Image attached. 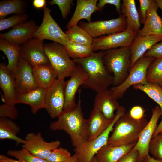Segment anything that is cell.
Here are the masks:
<instances>
[{
  "label": "cell",
  "mask_w": 162,
  "mask_h": 162,
  "mask_svg": "<svg viewBox=\"0 0 162 162\" xmlns=\"http://www.w3.org/2000/svg\"><path fill=\"white\" fill-rule=\"evenodd\" d=\"M0 162H21L17 160L9 158L3 154L0 155Z\"/></svg>",
  "instance_id": "47"
},
{
  "label": "cell",
  "mask_w": 162,
  "mask_h": 162,
  "mask_svg": "<svg viewBox=\"0 0 162 162\" xmlns=\"http://www.w3.org/2000/svg\"><path fill=\"white\" fill-rule=\"evenodd\" d=\"M146 78L148 82L162 86V57L155 58L148 67Z\"/></svg>",
  "instance_id": "34"
},
{
  "label": "cell",
  "mask_w": 162,
  "mask_h": 162,
  "mask_svg": "<svg viewBox=\"0 0 162 162\" xmlns=\"http://www.w3.org/2000/svg\"><path fill=\"white\" fill-rule=\"evenodd\" d=\"M145 110L140 106H135L133 107L129 113L130 116L133 118L137 120L144 118Z\"/></svg>",
  "instance_id": "45"
},
{
  "label": "cell",
  "mask_w": 162,
  "mask_h": 162,
  "mask_svg": "<svg viewBox=\"0 0 162 162\" xmlns=\"http://www.w3.org/2000/svg\"><path fill=\"white\" fill-rule=\"evenodd\" d=\"M7 154L21 162H48L46 159L35 156L23 148L19 150H9L7 152Z\"/></svg>",
  "instance_id": "35"
},
{
  "label": "cell",
  "mask_w": 162,
  "mask_h": 162,
  "mask_svg": "<svg viewBox=\"0 0 162 162\" xmlns=\"http://www.w3.org/2000/svg\"><path fill=\"white\" fill-rule=\"evenodd\" d=\"M158 8L162 10V0H155Z\"/></svg>",
  "instance_id": "51"
},
{
  "label": "cell",
  "mask_w": 162,
  "mask_h": 162,
  "mask_svg": "<svg viewBox=\"0 0 162 162\" xmlns=\"http://www.w3.org/2000/svg\"><path fill=\"white\" fill-rule=\"evenodd\" d=\"M70 40L87 45H92L93 38L84 29L78 25L74 26L65 32Z\"/></svg>",
  "instance_id": "33"
},
{
  "label": "cell",
  "mask_w": 162,
  "mask_h": 162,
  "mask_svg": "<svg viewBox=\"0 0 162 162\" xmlns=\"http://www.w3.org/2000/svg\"><path fill=\"white\" fill-rule=\"evenodd\" d=\"M70 78L66 82L64 88L65 103L63 112L70 111L76 105V95L78 89L85 82L88 75L82 68L76 64Z\"/></svg>",
  "instance_id": "16"
},
{
  "label": "cell",
  "mask_w": 162,
  "mask_h": 162,
  "mask_svg": "<svg viewBox=\"0 0 162 162\" xmlns=\"http://www.w3.org/2000/svg\"><path fill=\"white\" fill-rule=\"evenodd\" d=\"M133 88L146 94L158 104L162 112V86L156 83L148 82L144 85H135Z\"/></svg>",
  "instance_id": "32"
},
{
  "label": "cell",
  "mask_w": 162,
  "mask_h": 162,
  "mask_svg": "<svg viewBox=\"0 0 162 162\" xmlns=\"http://www.w3.org/2000/svg\"><path fill=\"white\" fill-rule=\"evenodd\" d=\"M32 4L33 6L36 8H43L46 5V1L45 0H34L33 1Z\"/></svg>",
  "instance_id": "46"
},
{
  "label": "cell",
  "mask_w": 162,
  "mask_h": 162,
  "mask_svg": "<svg viewBox=\"0 0 162 162\" xmlns=\"http://www.w3.org/2000/svg\"><path fill=\"white\" fill-rule=\"evenodd\" d=\"M20 128L11 119L8 118L0 117V139H10L16 142L18 144H24L26 140L17 136Z\"/></svg>",
  "instance_id": "28"
},
{
  "label": "cell",
  "mask_w": 162,
  "mask_h": 162,
  "mask_svg": "<svg viewBox=\"0 0 162 162\" xmlns=\"http://www.w3.org/2000/svg\"><path fill=\"white\" fill-rule=\"evenodd\" d=\"M122 13L126 19L127 28L137 34L140 30V22L134 0H123L121 6Z\"/></svg>",
  "instance_id": "27"
},
{
  "label": "cell",
  "mask_w": 162,
  "mask_h": 162,
  "mask_svg": "<svg viewBox=\"0 0 162 162\" xmlns=\"http://www.w3.org/2000/svg\"><path fill=\"white\" fill-rule=\"evenodd\" d=\"M149 152L154 158L162 160V134L159 133L152 137Z\"/></svg>",
  "instance_id": "37"
},
{
  "label": "cell",
  "mask_w": 162,
  "mask_h": 162,
  "mask_svg": "<svg viewBox=\"0 0 162 162\" xmlns=\"http://www.w3.org/2000/svg\"><path fill=\"white\" fill-rule=\"evenodd\" d=\"M162 40V35H137L129 47L131 67L154 44Z\"/></svg>",
  "instance_id": "18"
},
{
  "label": "cell",
  "mask_w": 162,
  "mask_h": 162,
  "mask_svg": "<svg viewBox=\"0 0 162 162\" xmlns=\"http://www.w3.org/2000/svg\"><path fill=\"white\" fill-rule=\"evenodd\" d=\"M35 80L39 87L47 89L57 79V75L50 64L32 68Z\"/></svg>",
  "instance_id": "26"
},
{
  "label": "cell",
  "mask_w": 162,
  "mask_h": 162,
  "mask_svg": "<svg viewBox=\"0 0 162 162\" xmlns=\"http://www.w3.org/2000/svg\"><path fill=\"white\" fill-rule=\"evenodd\" d=\"M161 120L159 124L157 126L153 134L152 137L159 134L162 130V117H161Z\"/></svg>",
  "instance_id": "49"
},
{
  "label": "cell",
  "mask_w": 162,
  "mask_h": 162,
  "mask_svg": "<svg viewBox=\"0 0 162 162\" xmlns=\"http://www.w3.org/2000/svg\"><path fill=\"white\" fill-rule=\"evenodd\" d=\"M46 90L38 87L26 93L17 94L16 103L29 105L32 112L35 114L39 110L45 108Z\"/></svg>",
  "instance_id": "23"
},
{
  "label": "cell",
  "mask_w": 162,
  "mask_h": 162,
  "mask_svg": "<svg viewBox=\"0 0 162 162\" xmlns=\"http://www.w3.org/2000/svg\"><path fill=\"white\" fill-rule=\"evenodd\" d=\"M44 50L50 64L56 72L57 79L64 80L70 77L76 64L71 59L64 46L56 42L44 44Z\"/></svg>",
  "instance_id": "5"
},
{
  "label": "cell",
  "mask_w": 162,
  "mask_h": 162,
  "mask_svg": "<svg viewBox=\"0 0 162 162\" xmlns=\"http://www.w3.org/2000/svg\"><path fill=\"white\" fill-rule=\"evenodd\" d=\"M97 0H77L74 12L70 21L66 26L68 30L78 25L79 22L83 19L88 22H91L92 14L98 11L97 5Z\"/></svg>",
  "instance_id": "21"
},
{
  "label": "cell",
  "mask_w": 162,
  "mask_h": 162,
  "mask_svg": "<svg viewBox=\"0 0 162 162\" xmlns=\"http://www.w3.org/2000/svg\"><path fill=\"white\" fill-rule=\"evenodd\" d=\"M66 81L57 79L46 89L45 108L52 118H58L63 113L65 103L64 88Z\"/></svg>",
  "instance_id": "11"
},
{
  "label": "cell",
  "mask_w": 162,
  "mask_h": 162,
  "mask_svg": "<svg viewBox=\"0 0 162 162\" xmlns=\"http://www.w3.org/2000/svg\"><path fill=\"white\" fill-rule=\"evenodd\" d=\"M26 142L22 146L35 156L46 159L52 152L59 147L60 141L56 140L50 142L45 141L41 133L30 132L26 137Z\"/></svg>",
  "instance_id": "13"
},
{
  "label": "cell",
  "mask_w": 162,
  "mask_h": 162,
  "mask_svg": "<svg viewBox=\"0 0 162 162\" xmlns=\"http://www.w3.org/2000/svg\"><path fill=\"white\" fill-rule=\"evenodd\" d=\"M44 15L42 22L34 34V38L43 40L53 41L64 46L70 39L52 16L51 10L46 5L43 8Z\"/></svg>",
  "instance_id": "8"
},
{
  "label": "cell",
  "mask_w": 162,
  "mask_h": 162,
  "mask_svg": "<svg viewBox=\"0 0 162 162\" xmlns=\"http://www.w3.org/2000/svg\"><path fill=\"white\" fill-rule=\"evenodd\" d=\"M140 162H143V161L142 160V161H140Z\"/></svg>",
  "instance_id": "54"
},
{
  "label": "cell",
  "mask_w": 162,
  "mask_h": 162,
  "mask_svg": "<svg viewBox=\"0 0 162 162\" xmlns=\"http://www.w3.org/2000/svg\"><path fill=\"white\" fill-rule=\"evenodd\" d=\"M144 56L155 58L162 57V40L154 44Z\"/></svg>",
  "instance_id": "42"
},
{
  "label": "cell",
  "mask_w": 162,
  "mask_h": 162,
  "mask_svg": "<svg viewBox=\"0 0 162 162\" xmlns=\"http://www.w3.org/2000/svg\"><path fill=\"white\" fill-rule=\"evenodd\" d=\"M160 133H161L162 134V130L160 131Z\"/></svg>",
  "instance_id": "53"
},
{
  "label": "cell",
  "mask_w": 162,
  "mask_h": 162,
  "mask_svg": "<svg viewBox=\"0 0 162 162\" xmlns=\"http://www.w3.org/2000/svg\"><path fill=\"white\" fill-rule=\"evenodd\" d=\"M138 162H140V161H138Z\"/></svg>",
  "instance_id": "55"
},
{
  "label": "cell",
  "mask_w": 162,
  "mask_h": 162,
  "mask_svg": "<svg viewBox=\"0 0 162 162\" xmlns=\"http://www.w3.org/2000/svg\"><path fill=\"white\" fill-rule=\"evenodd\" d=\"M0 87L3 93L2 100L4 103L15 106L16 93L14 76L9 71L7 65L0 64Z\"/></svg>",
  "instance_id": "19"
},
{
  "label": "cell",
  "mask_w": 162,
  "mask_h": 162,
  "mask_svg": "<svg viewBox=\"0 0 162 162\" xmlns=\"http://www.w3.org/2000/svg\"><path fill=\"white\" fill-rule=\"evenodd\" d=\"M158 8L155 0H153L143 27L138 33V35H162V18L158 14Z\"/></svg>",
  "instance_id": "24"
},
{
  "label": "cell",
  "mask_w": 162,
  "mask_h": 162,
  "mask_svg": "<svg viewBox=\"0 0 162 162\" xmlns=\"http://www.w3.org/2000/svg\"><path fill=\"white\" fill-rule=\"evenodd\" d=\"M14 76L16 95L39 87L34 77L32 67L21 56Z\"/></svg>",
  "instance_id": "14"
},
{
  "label": "cell",
  "mask_w": 162,
  "mask_h": 162,
  "mask_svg": "<svg viewBox=\"0 0 162 162\" xmlns=\"http://www.w3.org/2000/svg\"><path fill=\"white\" fill-rule=\"evenodd\" d=\"M80 96L75 106L71 110L63 112L58 119L51 122L52 130H63L70 136L72 144L76 148L88 140V119L85 118Z\"/></svg>",
  "instance_id": "1"
},
{
  "label": "cell",
  "mask_w": 162,
  "mask_h": 162,
  "mask_svg": "<svg viewBox=\"0 0 162 162\" xmlns=\"http://www.w3.org/2000/svg\"><path fill=\"white\" fill-rule=\"evenodd\" d=\"M142 160L144 162H162V159L154 158L150 156L149 154L146 156Z\"/></svg>",
  "instance_id": "48"
},
{
  "label": "cell",
  "mask_w": 162,
  "mask_h": 162,
  "mask_svg": "<svg viewBox=\"0 0 162 162\" xmlns=\"http://www.w3.org/2000/svg\"><path fill=\"white\" fill-rule=\"evenodd\" d=\"M28 18L26 14H15L7 18L0 20V31H3L27 21Z\"/></svg>",
  "instance_id": "36"
},
{
  "label": "cell",
  "mask_w": 162,
  "mask_h": 162,
  "mask_svg": "<svg viewBox=\"0 0 162 162\" xmlns=\"http://www.w3.org/2000/svg\"><path fill=\"white\" fill-rule=\"evenodd\" d=\"M88 119L89 131L88 141L93 140L100 135L113 120L107 119L100 110L94 108Z\"/></svg>",
  "instance_id": "25"
},
{
  "label": "cell",
  "mask_w": 162,
  "mask_h": 162,
  "mask_svg": "<svg viewBox=\"0 0 162 162\" xmlns=\"http://www.w3.org/2000/svg\"><path fill=\"white\" fill-rule=\"evenodd\" d=\"M161 115L162 112L158 105L152 109L151 118L141 132L138 140L133 148L139 152L140 161H142L146 156L149 154L150 143L158 126V121Z\"/></svg>",
  "instance_id": "15"
},
{
  "label": "cell",
  "mask_w": 162,
  "mask_h": 162,
  "mask_svg": "<svg viewBox=\"0 0 162 162\" xmlns=\"http://www.w3.org/2000/svg\"><path fill=\"white\" fill-rule=\"evenodd\" d=\"M73 2V0H52L50 1L49 4L51 5H57L61 11L62 17L66 19L70 12Z\"/></svg>",
  "instance_id": "39"
},
{
  "label": "cell",
  "mask_w": 162,
  "mask_h": 162,
  "mask_svg": "<svg viewBox=\"0 0 162 162\" xmlns=\"http://www.w3.org/2000/svg\"><path fill=\"white\" fill-rule=\"evenodd\" d=\"M65 162H78L76 154L74 153L70 158Z\"/></svg>",
  "instance_id": "50"
},
{
  "label": "cell",
  "mask_w": 162,
  "mask_h": 162,
  "mask_svg": "<svg viewBox=\"0 0 162 162\" xmlns=\"http://www.w3.org/2000/svg\"><path fill=\"white\" fill-rule=\"evenodd\" d=\"M125 112V108L120 106L111 123L102 134L94 140L87 141L74 148V151L77 156L78 162H91L98 151L107 144L110 134L116 122Z\"/></svg>",
  "instance_id": "7"
},
{
  "label": "cell",
  "mask_w": 162,
  "mask_h": 162,
  "mask_svg": "<svg viewBox=\"0 0 162 162\" xmlns=\"http://www.w3.org/2000/svg\"><path fill=\"white\" fill-rule=\"evenodd\" d=\"M153 0H140L139 17L140 23L144 24Z\"/></svg>",
  "instance_id": "41"
},
{
  "label": "cell",
  "mask_w": 162,
  "mask_h": 162,
  "mask_svg": "<svg viewBox=\"0 0 162 162\" xmlns=\"http://www.w3.org/2000/svg\"><path fill=\"white\" fill-rule=\"evenodd\" d=\"M155 58L143 56L130 68L128 75L122 83L113 86L109 90L117 99L122 98L125 92L131 86L137 84L144 85L148 83L146 75L148 68Z\"/></svg>",
  "instance_id": "6"
},
{
  "label": "cell",
  "mask_w": 162,
  "mask_h": 162,
  "mask_svg": "<svg viewBox=\"0 0 162 162\" xmlns=\"http://www.w3.org/2000/svg\"><path fill=\"white\" fill-rule=\"evenodd\" d=\"M91 162H97L95 156L93 157Z\"/></svg>",
  "instance_id": "52"
},
{
  "label": "cell",
  "mask_w": 162,
  "mask_h": 162,
  "mask_svg": "<svg viewBox=\"0 0 162 162\" xmlns=\"http://www.w3.org/2000/svg\"><path fill=\"white\" fill-rule=\"evenodd\" d=\"M0 50L7 56L8 60L7 68L14 76L20 56V46L12 45L0 38Z\"/></svg>",
  "instance_id": "29"
},
{
  "label": "cell",
  "mask_w": 162,
  "mask_h": 162,
  "mask_svg": "<svg viewBox=\"0 0 162 162\" xmlns=\"http://www.w3.org/2000/svg\"><path fill=\"white\" fill-rule=\"evenodd\" d=\"M106 4H110L115 6L117 11L119 14L122 13L120 0H99L97 6L99 11L102 10Z\"/></svg>",
  "instance_id": "43"
},
{
  "label": "cell",
  "mask_w": 162,
  "mask_h": 162,
  "mask_svg": "<svg viewBox=\"0 0 162 162\" xmlns=\"http://www.w3.org/2000/svg\"><path fill=\"white\" fill-rule=\"evenodd\" d=\"M79 26L85 30L93 38L123 32L127 28L126 18L122 13L116 19L90 22L80 21Z\"/></svg>",
  "instance_id": "9"
},
{
  "label": "cell",
  "mask_w": 162,
  "mask_h": 162,
  "mask_svg": "<svg viewBox=\"0 0 162 162\" xmlns=\"http://www.w3.org/2000/svg\"><path fill=\"white\" fill-rule=\"evenodd\" d=\"M64 47L69 57L73 60L86 58L94 52L92 45L80 44L70 40Z\"/></svg>",
  "instance_id": "31"
},
{
  "label": "cell",
  "mask_w": 162,
  "mask_h": 162,
  "mask_svg": "<svg viewBox=\"0 0 162 162\" xmlns=\"http://www.w3.org/2000/svg\"><path fill=\"white\" fill-rule=\"evenodd\" d=\"M129 47H123L104 51V64L108 72L112 74L114 86H118L127 78L131 68Z\"/></svg>",
  "instance_id": "4"
},
{
  "label": "cell",
  "mask_w": 162,
  "mask_h": 162,
  "mask_svg": "<svg viewBox=\"0 0 162 162\" xmlns=\"http://www.w3.org/2000/svg\"><path fill=\"white\" fill-rule=\"evenodd\" d=\"M27 2L23 0H7L0 2V18L4 19L8 15L26 14Z\"/></svg>",
  "instance_id": "30"
},
{
  "label": "cell",
  "mask_w": 162,
  "mask_h": 162,
  "mask_svg": "<svg viewBox=\"0 0 162 162\" xmlns=\"http://www.w3.org/2000/svg\"><path fill=\"white\" fill-rule=\"evenodd\" d=\"M139 153L133 148L128 153L124 155L117 162H138Z\"/></svg>",
  "instance_id": "44"
},
{
  "label": "cell",
  "mask_w": 162,
  "mask_h": 162,
  "mask_svg": "<svg viewBox=\"0 0 162 162\" xmlns=\"http://www.w3.org/2000/svg\"><path fill=\"white\" fill-rule=\"evenodd\" d=\"M136 142L121 146H112L106 144L97 153V162H117L134 148Z\"/></svg>",
  "instance_id": "22"
},
{
  "label": "cell",
  "mask_w": 162,
  "mask_h": 162,
  "mask_svg": "<svg viewBox=\"0 0 162 162\" xmlns=\"http://www.w3.org/2000/svg\"><path fill=\"white\" fill-rule=\"evenodd\" d=\"M20 56L32 67L50 64L43 40L32 38L20 46Z\"/></svg>",
  "instance_id": "12"
},
{
  "label": "cell",
  "mask_w": 162,
  "mask_h": 162,
  "mask_svg": "<svg viewBox=\"0 0 162 162\" xmlns=\"http://www.w3.org/2000/svg\"><path fill=\"white\" fill-rule=\"evenodd\" d=\"M104 51L94 52L90 56L74 60L87 73L88 78L82 86L91 89L97 93L107 89L114 82V77L107 71L104 64Z\"/></svg>",
  "instance_id": "2"
},
{
  "label": "cell",
  "mask_w": 162,
  "mask_h": 162,
  "mask_svg": "<svg viewBox=\"0 0 162 162\" xmlns=\"http://www.w3.org/2000/svg\"><path fill=\"white\" fill-rule=\"evenodd\" d=\"M120 106L117 99L109 89L97 93L93 108L100 110L107 119L113 120L116 116L115 111L117 110Z\"/></svg>",
  "instance_id": "20"
},
{
  "label": "cell",
  "mask_w": 162,
  "mask_h": 162,
  "mask_svg": "<svg viewBox=\"0 0 162 162\" xmlns=\"http://www.w3.org/2000/svg\"><path fill=\"white\" fill-rule=\"evenodd\" d=\"M148 122L145 117L136 120L129 113H125L116 122L107 144L121 146L136 142L141 132Z\"/></svg>",
  "instance_id": "3"
},
{
  "label": "cell",
  "mask_w": 162,
  "mask_h": 162,
  "mask_svg": "<svg viewBox=\"0 0 162 162\" xmlns=\"http://www.w3.org/2000/svg\"><path fill=\"white\" fill-rule=\"evenodd\" d=\"M137 35V33L127 28L123 32L93 38V51H106L123 47H130Z\"/></svg>",
  "instance_id": "10"
},
{
  "label": "cell",
  "mask_w": 162,
  "mask_h": 162,
  "mask_svg": "<svg viewBox=\"0 0 162 162\" xmlns=\"http://www.w3.org/2000/svg\"><path fill=\"white\" fill-rule=\"evenodd\" d=\"M71 156L68 149L59 147L53 150L46 160L48 162H65Z\"/></svg>",
  "instance_id": "38"
},
{
  "label": "cell",
  "mask_w": 162,
  "mask_h": 162,
  "mask_svg": "<svg viewBox=\"0 0 162 162\" xmlns=\"http://www.w3.org/2000/svg\"><path fill=\"white\" fill-rule=\"evenodd\" d=\"M38 26L32 20L19 24L8 32L0 34V38L13 45L20 46L34 38Z\"/></svg>",
  "instance_id": "17"
},
{
  "label": "cell",
  "mask_w": 162,
  "mask_h": 162,
  "mask_svg": "<svg viewBox=\"0 0 162 162\" xmlns=\"http://www.w3.org/2000/svg\"><path fill=\"white\" fill-rule=\"evenodd\" d=\"M18 112L15 106L4 103L0 106V117L15 119L18 116Z\"/></svg>",
  "instance_id": "40"
}]
</instances>
